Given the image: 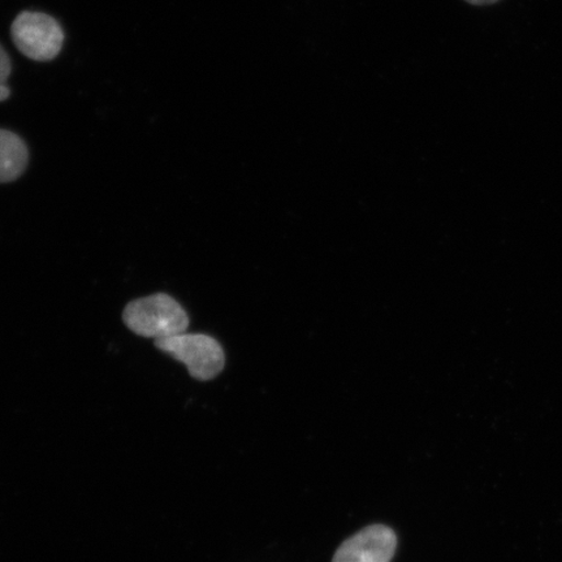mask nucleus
<instances>
[{"label": "nucleus", "instance_id": "obj_1", "mask_svg": "<svg viewBox=\"0 0 562 562\" xmlns=\"http://www.w3.org/2000/svg\"><path fill=\"white\" fill-rule=\"evenodd\" d=\"M123 321L132 333L156 340L184 334L189 327L184 307L166 293L130 302L124 308Z\"/></svg>", "mask_w": 562, "mask_h": 562}, {"label": "nucleus", "instance_id": "obj_2", "mask_svg": "<svg viewBox=\"0 0 562 562\" xmlns=\"http://www.w3.org/2000/svg\"><path fill=\"white\" fill-rule=\"evenodd\" d=\"M156 347L186 368L196 381L207 382L221 374L226 356L214 337L203 334H180L156 340Z\"/></svg>", "mask_w": 562, "mask_h": 562}, {"label": "nucleus", "instance_id": "obj_3", "mask_svg": "<svg viewBox=\"0 0 562 562\" xmlns=\"http://www.w3.org/2000/svg\"><path fill=\"white\" fill-rule=\"evenodd\" d=\"M13 44L21 54L34 61H52L65 44L63 27L44 12L19 13L11 26Z\"/></svg>", "mask_w": 562, "mask_h": 562}, {"label": "nucleus", "instance_id": "obj_4", "mask_svg": "<svg viewBox=\"0 0 562 562\" xmlns=\"http://www.w3.org/2000/svg\"><path fill=\"white\" fill-rule=\"evenodd\" d=\"M397 537L389 526L371 525L344 542L333 562H391Z\"/></svg>", "mask_w": 562, "mask_h": 562}, {"label": "nucleus", "instance_id": "obj_5", "mask_svg": "<svg viewBox=\"0 0 562 562\" xmlns=\"http://www.w3.org/2000/svg\"><path fill=\"white\" fill-rule=\"evenodd\" d=\"M30 164L24 139L11 131L0 130V182H11L20 178Z\"/></svg>", "mask_w": 562, "mask_h": 562}, {"label": "nucleus", "instance_id": "obj_6", "mask_svg": "<svg viewBox=\"0 0 562 562\" xmlns=\"http://www.w3.org/2000/svg\"><path fill=\"white\" fill-rule=\"evenodd\" d=\"M12 65L9 54L0 45V83H5L10 79Z\"/></svg>", "mask_w": 562, "mask_h": 562}, {"label": "nucleus", "instance_id": "obj_7", "mask_svg": "<svg viewBox=\"0 0 562 562\" xmlns=\"http://www.w3.org/2000/svg\"><path fill=\"white\" fill-rule=\"evenodd\" d=\"M463 2H467L472 5L476 7H484V5H492L501 2V0H463Z\"/></svg>", "mask_w": 562, "mask_h": 562}, {"label": "nucleus", "instance_id": "obj_8", "mask_svg": "<svg viewBox=\"0 0 562 562\" xmlns=\"http://www.w3.org/2000/svg\"><path fill=\"white\" fill-rule=\"evenodd\" d=\"M11 95V90L5 83H0V102L9 100Z\"/></svg>", "mask_w": 562, "mask_h": 562}]
</instances>
